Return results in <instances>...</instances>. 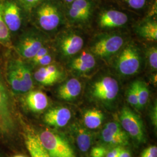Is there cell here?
Segmentation results:
<instances>
[{"label":"cell","mask_w":157,"mask_h":157,"mask_svg":"<svg viewBox=\"0 0 157 157\" xmlns=\"http://www.w3.org/2000/svg\"><path fill=\"white\" fill-rule=\"evenodd\" d=\"M43 47V43L39 37L27 36L22 40L17 46V51L21 56L32 59Z\"/></svg>","instance_id":"cell-13"},{"label":"cell","mask_w":157,"mask_h":157,"mask_svg":"<svg viewBox=\"0 0 157 157\" xmlns=\"http://www.w3.org/2000/svg\"><path fill=\"white\" fill-rule=\"evenodd\" d=\"M26 102L29 109L35 112H41L48 105L47 95L41 91L29 92L26 98Z\"/></svg>","instance_id":"cell-17"},{"label":"cell","mask_w":157,"mask_h":157,"mask_svg":"<svg viewBox=\"0 0 157 157\" xmlns=\"http://www.w3.org/2000/svg\"><path fill=\"white\" fill-rule=\"evenodd\" d=\"M128 21V17L122 12L108 10L102 12L99 17V25L102 28L122 27Z\"/></svg>","instance_id":"cell-11"},{"label":"cell","mask_w":157,"mask_h":157,"mask_svg":"<svg viewBox=\"0 0 157 157\" xmlns=\"http://www.w3.org/2000/svg\"><path fill=\"white\" fill-rule=\"evenodd\" d=\"M13 157H26L25 156H23V155H16V156H14Z\"/></svg>","instance_id":"cell-39"},{"label":"cell","mask_w":157,"mask_h":157,"mask_svg":"<svg viewBox=\"0 0 157 157\" xmlns=\"http://www.w3.org/2000/svg\"><path fill=\"white\" fill-rule=\"evenodd\" d=\"M136 86H137V93L138 98V109H142L145 107L147 104L149 97H150V91L147 84L145 82L136 80Z\"/></svg>","instance_id":"cell-25"},{"label":"cell","mask_w":157,"mask_h":157,"mask_svg":"<svg viewBox=\"0 0 157 157\" xmlns=\"http://www.w3.org/2000/svg\"><path fill=\"white\" fill-rule=\"evenodd\" d=\"M75 1V0H73V1Z\"/></svg>","instance_id":"cell-40"},{"label":"cell","mask_w":157,"mask_h":157,"mask_svg":"<svg viewBox=\"0 0 157 157\" xmlns=\"http://www.w3.org/2000/svg\"><path fill=\"white\" fill-rule=\"evenodd\" d=\"M15 128V120L8 93L0 78V134L10 135Z\"/></svg>","instance_id":"cell-5"},{"label":"cell","mask_w":157,"mask_h":157,"mask_svg":"<svg viewBox=\"0 0 157 157\" xmlns=\"http://www.w3.org/2000/svg\"><path fill=\"white\" fill-rule=\"evenodd\" d=\"M38 136L41 143L50 157H76L72 147L61 135L46 129Z\"/></svg>","instance_id":"cell-1"},{"label":"cell","mask_w":157,"mask_h":157,"mask_svg":"<svg viewBox=\"0 0 157 157\" xmlns=\"http://www.w3.org/2000/svg\"><path fill=\"white\" fill-rule=\"evenodd\" d=\"M101 139L104 144L110 147H123L129 144V140L113 135L106 128H104L101 131Z\"/></svg>","instance_id":"cell-23"},{"label":"cell","mask_w":157,"mask_h":157,"mask_svg":"<svg viewBox=\"0 0 157 157\" xmlns=\"http://www.w3.org/2000/svg\"><path fill=\"white\" fill-rule=\"evenodd\" d=\"M127 100L132 107L138 109L139 104H138L137 86H136V81L131 84L128 90Z\"/></svg>","instance_id":"cell-27"},{"label":"cell","mask_w":157,"mask_h":157,"mask_svg":"<svg viewBox=\"0 0 157 157\" xmlns=\"http://www.w3.org/2000/svg\"><path fill=\"white\" fill-rule=\"evenodd\" d=\"M47 54H48V49L47 47L43 46L32 59V62L34 64L37 61H39L40 58H41L43 56H44Z\"/></svg>","instance_id":"cell-34"},{"label":"cell","mask_w":157,"mask_h":157,"mask_svg":"<svg viewBox=\"0 0 157 157\" xmlns=\"http://www.w3.org/2000/svg\"><path fill=\"white\" fill-rule=\"evenodd\" d=\"M140 157H157V146H151L147 147L141 152Z\"/></svg>","instance_id":"cell-31"},{"label":"cell","mask_w":157,"mask_h":157,"mask_svg":"<svg viewBox=\"0 0 157 157\" xmlns=\"http://www.w3.org/2000/svg\"><path fill=\"white\" fill-rule=\"evenodd\" d=\"M131 8L139 10L142 8L146 4V0H124Z\"/></svg>","instance_id":"cell-32"},{"label":"cell","mask_w":157,"mask_h":157,"mask_svg":"<svg viewBox=\"0 0 157 157\" xmlns=\"http://www.w3.org/2000/svg\"><path fill=\"white\" fill-rule=\"evenodd\" d=\"M72 117L69 109L66 107H56L46 112L44 121L46 124L56 128H62L67 124Z\"/></svg>","instance_id":"cell-10"},{"label":"cell","mask_w":157,"mask_h":157,"mask_svg":"<svg viewBox=\"0 0 157 157\" xmlns=\"http://www.w3.org/2000/svg\"><path fill=\"white\" fill-rule=\"evenodd\" d=\"M62 76V73L56 66L49 65L39 68L34 75L35 80L40 84L51 86L55 84Z\"/></svg>","instance_id":"cell-12"},{"label":"cell","mask_w":157,"mask_h":157,"mask_svg":"<svg viewBox=\"0 0 157 157\" xmlns=\"http://www.w3.org/2000/svg\"><path fill=\"white\" fill-rule=\"evenodd\" d=\"M52 56L48 54H46L45 56H43L41 58H40L39 61H37L34 64L37 65H40L42 67H45L47 65H50L51 63L52 62Z\"/></svg>","instance_id":"cell-33"},{"label":"cell","mask_w":157,"mask_h":157,"mask_svg":"<svg viewBox=\"0 0 157 157\" xmlns=\"http://www.w3.org/2000/svg\"><path fill=\"white\" fill-rule=\"evenodd\" d=\"M25 144L31 157H50L41 143L38 135L28 133L25 139Z\"/></svg>","instance_id":"cell-18"},{"label":"cell","mask_w":157,"mask_h":157,"mask_svg":"<svg viewBox=\"0 0 157 157\" xmlns=\"http://www.w3.org/2000/svg\"><path fill=\"white\" fill-rule=\"evenodd\" d=\"M105 128L108 129L111 133L119 137L129 140V136L126 132L122 129L121 124L116 122H110L105 124Z\"/></svg>","instance_id":"cell-26"},{"label":"cell","mask_w":157,"mask_h":157,"mask_svg":"<svg viewBox=\"0 0 157 157\" xmlns=\"http://www.w3.org/2000/svg\"><path fill=\"white\" fill-rule=\"evenodd\" d=\"M8 79L12 89L15 93H22V84L15 65L12 63L8 71Z\"/></svg>","instance_id":"cell-24"},{"label":"cell","mask_w":157,"mask_h":157,"mask_svg":"<svg viewBox=\"0 0 157 157\" xmlns=\"http://www.w3.org/2000/svg\"><path fill=\"white\" fill-rule=\"evenodd\" d=\"M71 4L69 10V15L71 19L84 21L89 18L92 7L89 0H75Z\"/></svg>","instance_id":"cell-15"},{"label":"cell","mask_w":157,"mask_h":157,"mask_svg":"<svg viewBox=\"0 0 157 157\" xmlns=\"http://www.w3.org/2000/svg\"><path fill=\"white\" fill-rule=\"evenodd\" d=\"M124 40L118 34H108L97 40L91 47V50L96 56L102 58H109L120 50Z\"/></svg>","instance_id":"cell-6"},{"label":"cell","mask_w":157,"mask_h":157,"mask_svg":"<svg viewBox=\"0 0 157 157\" xmlns=\"http://www.w3.org/2000/svg\"><path fill=\"white\" fill-rule=\"evenodd\" d=\"M118 157H132V155L129 150L122 147L121 151L118 154Z\"/></svg>","instance_id":"cell-38"},{"label":"cell","mask_w":157,"mask_h":157,"mask_svg":"<svg viewBox=\"0 0 157 157\" xmlns=\"http://www.w3.org/2000/svg\"><path fill=\"white\" fill-rule=\"evenodd\" d=\"M122 147H121V146L116 147L111 149V150H109L105 157H118V154L121 151Z\"/></svg>","instance_id":"cell-36"},{"label":"cell","mask_w":157,"mask_h":157,"mask_svg":"<svg viewBox=\"0 0 157 157\" xmlns=\"http://www.w3.org/2000/svg\"><path fill=\"white\" fill-rule=\"evenodd\" d=\"M121 125L126 133L139 143L146 141V133L140 117L130 108L124 107L119 115Z\"/></svg>","instance_id":"cell-2"},{"label":"cell","mask_w":157,"mask_h":157,"mask_svg":"<svg viewBox=\"0 0 157 157\" xmlns=\"http://www.w3.org/2000/svg\"><path fill=\"white\" fill-rule=\"evenodd\" d=\"M141 57L136 45L129 44L124 47L118 56L116 67L119 73L124 76H132L137 73L141 67Z\"/></svg>","instance_id":"cell-3"},{"label":"cell","mask_w":157,"mask_h":157,"mask_svg":"<svg viewBox=\"0 0 157 157\" xmlns=\"http://www.w3.org/2000/svg\"><path fill=\"white\" fill-rule=\"evenodd\" d=\"M119 90L118 81L111 76H106L92 84L90 93L95 100L103 103H109L117 98Z\"/></svg>","instance_id":"cell-4"},{"label":"cell","mask_w":157,"mask_h":157,"mask_svg":"<svg viewBox=\"0 0 157 157\" xmlns=\"http://www.w3.org/2000/svg\"><path fill=\"white\" fill-rule=\"evenodd\" d=\"M95 64L96 61L94 55L89 52L83 51L72 61L71 67L79 73H85L93 69Z\"/></svg>","instance_id":"cell-16"},{"label":"cell","mask_w":157,"mask_h":157,"mask_svg":"<svg viewBox=\"0 0 157 157\" xmlns=\"http://www.w3.org/2000/svg\"><path fill=\"white\" fill-rule=\"evenodd\" d=\"M151 119L152 122L154 124V126L157 128V105L154 107L152 109L151 112Z\"/></svg>","instance_id":"cell-37"},{"label":"cell","mask_w":157,"mask_h":157,"mask_svg":"<svg viewBox=\"0 0 157 157\" xmlns=\"http://www.w3.org/2000/svg\"><path fill=\"white\" fill-rule=\"evenodd\" d=\"M10 38V30L4 21L1 8L0 7V41H8Z\"/></svg>","instance_id":"cell-28"},{"label":"cell","mask_w":157,"mask_h":157,"mask_svg":"<svg viewBox=\"0 0 157 157\" xmlns=\"http://www.w3.org/2000/svg\"><path fill=\"white\" fill-rule=\"evenodd\" d=\"M75 139L78 149L81 151L87 152L92 144L93 135L90 131L82 126L75 128Z\"/></svg>","instance_id":"cell-20"},{"label":"cell","mask_w":157,"mask_h":157,"mask_svg":"<svg viewBox=\"0 0 157 157\" xmlns=\"http://www.w3.org/2000/svg\"><path fill=\"white\" fill-rule=\"evenodd\" d=\"M40 26L46 31H52L61 23V15L57 7L51 4H44L37 11Z\"/></svg>","instance_id":"cell-7"},{"label":"cell","mask_w":157,"mask_h":157,"mask_svg":"<svg viewBox=\"0 0 157 157\" xmlns=\"http://www.w3.org/2000/svg\"><path fill=\"white\" fill-rule=\"evenodd\" d=\"M141 37L150 41L157 40V23L154 21H149L142 24L138 29Z\"/></svg>","instance_id":"cell-22"},{"label":"cell","mask_w":157,"mask_h":157,"mask_svg":"<svg viewBox=\"0 0 157 157\" xmlns=\"http://www.w3.org/2000/svg\"><path fill=\"white\" fill-rule=\"evenodd\" d=\"M148 62L153 70L157 69V50L155 47H151L148 51Z\"/></svg>","instance_id":"cell-29"},{"label":"cell","mask_w":157,"mask_h":157,"mask_svg":"<svg viewBox=\"0 0 157 157\" xmlns=\"http://www.w3.org/2000/svg\"><path fill=\"white\" fill-rule=\"evenodd\" d=\"M83 120L85 126L87 129H97L104 120V114L100 109L90 108L84 112Z\"/></svg>","instance_id":"cell-19"},{"label":"cell","mask_w":157,"mask_h":157,"mask_svg":"<svg viewBox=\"0 0 157 157\" xmlns=\"http://www.w3.org/2000/svg\"><path fill=\"white\" fill-rule=\"evenodd\" d=\"M59 45V49L63 56H72L82 49L84 41L80 36L71 32L62 36Z\"/></svg>","instance_id":"cell-9"},{"label":"cell","mask_w":157,"mask_h":157,"mask_svg":"<svg viewBox=\"0 0 157 157\" xmlns=\"http://www.w3.org/2000/svg\"><path fill=\"white\" fill-rule=\"evenodd\" d=\"M82 89V84L78 80L70 78L59 86L58 89V95L65 101H72L80 95Z\"/></svg>","instance_id":"cell-14"},{"label":"cell","mask_w":157,"mask_h":157,"mask_svg":"<svg viewBox=\"0 0 157 157\" xmlns=\"http://www.w3.org/2000/svg\"><path fill=\"white\" fill-rule=\"evenodd\" d=\"M13 63L21 80L22 84V93H28L31 90L33 86L30 71L28 66L21 61H15Z\"/></svg>","instance_id":"cell-21"},{"label":"cell","mask_w":157,"mask_h":157,"mask_svg":"<svg viewBox=\"0 0 157 157\" xmlns=\"http://www.w3.org/2000/svg\"><path fill=\"white\" fill-rule=\"evenodd\" d=\"M4 21L8 29L12 32H17L21 26V15L20 9L14 2H6L1 6Z\"/></svg>","instance_id":"cell-8"},{"label":"cell","mask_w":157,"mask_h":157,"mask_svg":"<svg viewBox=\"0 0 157 157\" xmlns=\"http://www.w3.org/2000/svg\"><path fill=\"white\" fill-rule=\"evenodd\" d=\"M43 0H19L21 3L26 9H30Z\"/></svg>","instance_id":"cell-35"},{"label":"cell","mask_w":157,"mask_h":157,"mask_svg":"<svg viewBox=\"0 0 157 157\" xmlns=\"http://www.w3.org/2000/svg\"><path fill=\"white\" fill-rule=\"evenodd\" d=\"M108 151L109 150L105 146H95L91 149L90 155L91 157H105Z\"/></svg>","instance_id":"cell-30"}]
</instances>
